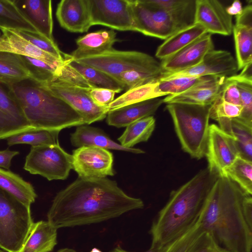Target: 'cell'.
I'll use <instances>...</instances> for the list:
<instances>
[{"label":"cell","instance_id":"f5cc1de1","mask_svg":"<svg viewBox=\"0 0 252 252\" xmlns=\"http://www.w3.org/2000/svg\"><path fill=\"white\" fill-rule=\"evenodd\" d=\"M57 252H77L72 249L63 248L58 250Z\"/></svg>","mask_w":252,"mask_h":252},{"label":"cell","instance_id":"bcb514c9","mask_svg":"<svg viewBox=\"0 0 252 252\" xmlns=\"http://www.w3.org/2000/svg\"><path fill=\"white\" fill-rule=\"evenodd\" d=\"M219 96L224 101L236 105H241L240 94L236 82L232 77L226 79Z\"/></svg>","mask_w":252,"mask_h":252},{"label":"cell","instance_id":"ab89813d","mask_svg":"<svg viewBox=\"0 0 252 252\" xmlns=\"http://www.w3.org/2000/svg\"><path fill=\"white\" fill-rule=\"evenodd\" d=\"M231 132L239 156L252 161V126L246 125L237 118H234L231 121Z\"/></svg>","mask_w":252,"mask_h":252},{"label":"cell","instance_id":"d6986e66","mask_svg":"<svg viewBox=\"0 0 252 252\" xmlns=\"http://www.w3.org/2000/svg\"><path fill=\"white\" fill-rule=\"evenodd\" d=\"M211 234L204 230L199 219L187 232L165 246L162 252H223Z\"/></svg>","mask_w":252,"mask_h":252},{"label":"cell","instance_id":"6da1fadb","mask_svg":"<svg viewBox=\"0 0 252 252\" xmlns=\"http://www.w3.org/2000/svg\"><path fill=\"white\" fill-rule=\"evenodd\" d=\"M143 201L126 194L107 178H78L55 196L47 221L56 229L90 224L142 209Z\"/></svg>","mask_w":252,"mask_h":252},{"label":"cell","instance_id":"ac0fdd59","mask_svg":"<svg viewBox=\"0 0 252 252\" xmlns=\"http://www.w3.org/2000/svg\"><path fill=\"white\" fill-rule=\"evenodd\" d=\"M2 35L0 40V51L7 52L20 56L40 60L55 67L61 66L71 60H61L38 48L13 29L0 28Z\"/></svg>","mask_w":252,"mask_h":252},{"label":"cell","instance_id":"db71d44e","mask_svg":"<svg viewBox=\"0 0 252 252\" xmlns=\"http://www.w3.org/2000/svg\"><path fill=\"white\" fill-rule=\"evenodd\" d=\"M90 252H102L99 249L94 248H93Z\"/></svg>","mask_w":252,"mask_h":252},{"label":"cell","instance_id":"9c48e42d","mask_svg":"<svg viewBox=\"0 0 252 252\" xmlns=\"http://www.w3.org/2000/svg\"><path fill=\"white\" fill-rule=\"evenodd\" d=\"M24 169L49 181L65 180L72 169V156L59 143L32 146L26 158Z\"/></svg>","mask_w":252,"mask_h":252},{"label":"cell","instance_id":"f546056e","mask_svg":"<svg viewBox=\"0 0 252 252\" xmlns=\"http://www.w3.org/2000/svg\"><path fill=\"white\" fill-rule=\"evenodd\" d=\"M30 78L20 55L0 51V82L11 85Z\"/></svg>","mask_w":252,"mask_h":252},{"label":"cell","instance_id":"4dcf8cb0","mask_svg":"<svg viewBox=\"0 0 252 252\" xmlns=\"http://www.w3.org/2000/svg\"><path fill=\"white\" fill-rule=\"evenodd\" d=\"M165 96L158 90V81L152 82L126 91L108 106L109 111L149 99Z\"/></svg>","mask_w":252,"mask_h":252},{"label":"cell","instance_id":"cb8c5ba5","mask_svg":"<svg viewBox=\"0 0 252 252\" xmlns=\"http://www.w3.org/2000/svg\"><path fill=\"white\" fill-rule=\"evenodd\" d=\"M163 103V99L157 97L109 111L106 122L118 128L127 126L135 121L152 116Z\"/></svg>","mask_w":252,"mask_h":252},{"label":"cell","instance_id":"f907efd6","mask_svg":"<svg viewBox=\"0 0 252 252\" xmlns=\"http://www.w3.org/2000/svg\"><path fill=\"white\" fill-rule=\"evenodd\" d=\"M237 76L242 79L252 81V63L246 65Z\"/></svg>","mask_w":252,"mask_h":252},{"label":"cell","instance_id":"e0dca14e","mask_svg":"<svg viewBox=\"0 0 252 252\" xmlns=\"http://www.w3.org/2000/svg\"><path fill=\"white\" fill-rule=\"evenodd\" d=\"M213 49L211 34L207 32L160 63L165 73L179 72L198 64Z\"/></svg>","mask_w":252,"mask_h":252},{"label":"cell","instance_id":"83f0119b","mask_svg":"<svg viewBox=\"0 0 252 252\" xmlns=\"http://www.w3.org/2000/svg\"><path fill=\"white\" fill-rule=\"evenodd\" d=\"M0 189L28 208L37 195L32 185L19 175L0 168Z\"/></svg>","mask_w":252,"mask_h":252},{"label":"cell","instance_id":"5b68a950","mask_svg":"<svg viewBox=\"0 0 252 252\" xmlns=\"http://www.w3.org/2000/svg\"><path fill=\"white\" fill-rule=\"evenodd\" d=\"M211 105L181 103L167 104L175 130L183 151L200 159L206 154L209 131Z\"/></svg>","mask_w":252,"mask_h":252},{"label":"cell","instance_id":"d4e9b609","mask_svg":"<svg viewBox=\"0 0 252 252\" xmlns=\"http://www.w3.org/2000/svg\"><path fill=\"white\" fill-rule=\"evenodd\" d=\"M113 30H100L89 33L76 40V49L70 54L72 60L98 55L113 49L114 44L119 40Z\"/></svg>","mask_w":252,"mask_h":252},{"label":"cell","instance_id":"681fc988","mask_svg":"<svg viewBox=\"0 0 252 252\" xmlns=\"http://www.w3.org/2000/svg\"><path fill=\"white\" fill-rule=\"evenodd\" d=\"M243 10L242 3L239 0H234L230 6L226 7V12L231 16L240 15Z\"/></svg>","mask_w":252,"mask_h":252},{"label":"cell","instance_id":"603a6c76","mask_svg":"<svg viewBox=\"0 0 252 252\" xmlns=\"http://www.w3.org/2000/svg\"><path fill=\"white\" fill-rule=\"evenodd\" d=\"M227 78L213 77L179 94L167 95L163 99L166 104L181 103L199 105H212L219 96Z\"/></svg>","mask_w":252,"mask_h":252},{"label":"cell","instance_id":"f35d334b","mask_svg":"<svg viewBox=\"0 0 252 252\" xmlns=\"http://www.w3.org/2000/svg\"><path fill=\"white\" fill-rule=\"evenodd\" d=\"M215 76H184L158 81V90L165 95L183 93Z\"/></svg>","mask_w":252,"mask_h":252},{"label":"cell","instance_id":"c3c4849f","mask_svg":"<svg viewBox=\"0 0 252 252\" xmlns=\"http://www.w3.org/2000/svg\"><path fill=\"white\" fill-rule=\"evenodd\" d=\"M19 154V152L9 149L0 150V168L9 170L13 157Z\"/></svg>","mask_w":252,"mask_h":252},{"label":"cell","instance_id":"9f6ffc18","mask_svg":"<svg viewBox=\"0 0 252 252\" xmlns=\"http://www.w3.org/2000/svg\"><path fill=\"white\" fill-rule=\"evenodd\" d=\"M1 35H2V34L1 33H0V39H1Z\"/></svg>","mask_w":252,"mask_h":252},{"label":"cell","instance_id":"8fae6325","mask_svg":"<svg viewBox=\"0 0 252 252\" xmlns=\"http://www.w3.org/2000/svg\"><path fill=\"white\" fill-rule=\"evenodd\" d=\"M72 169L78 177L106 178L113 176V156L108 150L91 146L80 147L73 150Z\"/></svg>","mask_w":252,"mask_h":252},{"label":"cell","instance_id":"8d00e7d4","mask_svg":"<svg viewBox=\"0 0 252 252\" xmlns=\"http://www.w3.org/2000/svg\"><path fill=\"white\" fill-rule=\"evenodd\" d=\"M221 174L228 176L245 191L252 195V161L238 156Z\"/></svg>","mask_w":252,"mask_h":252},{"label":"cell","instance_id":"4fadbf2b","mask_svg":"<svg viewBox=\"0 0 252 252\" xmlns=\"http://www.w3.org/2000/svg\"><path fill=\"white\" fill-rule=\"evenodd\" d=\"M44 86L71 106L82 117L85 125L101 121L107 116L108 108L96 105L89 95V90L55 82Z\"/></svg>","mask_w":252,"mask_h":252},{"label":"cell","instance_id":"9a60e30c","mask_svg":"<svg viewBox=\"0 0 252 252\" xmlns=\"http://www.w3.org/2000/svg\"><path fill=\"white\" fill-rule=\"evenodd\" d=\"M33 129L9 86L0 82V140Z\"/></svg>","mask_w":252,"mask_h":252},{"label":"cell","instance_id":"11a10c76","mask_svg":"<svg viewBox=\"0 0 252 252\" xmlns=\"http://www.w3.org/2000/svg\"><path fill=\"white\" fill-rule=\"evenodd\" d=\"M0 252H4V251H3L2 250L0 249Z\"/></svg>","mask_w":252,"mask_h":252},{"label":"cell","instance_id":"6f0895ef","mask_svg":"<svg viewBox=\"0 0 252 252\" xmlns=\"http://www.w3.org/2000/svg\"><path fill=\"white\" fill-rule=\"evenodd\" d=\"M227 252V251H224V252Z\"/></svg>","mask_w":252,"mask_h":252},{"label":"cell","instance_id":"7c38bea8","mask_svg":"<svg viewBox=\"0 0 252 252\" xmlns=\"http://www.w3.org/2000/svg\"><path fill=\"white\" fill-rule=\"evenodd\" d=\"M238 71L236 60L230 52L213 49L206 54L198 64L177 72H164L159 80L184 76H211L228 78L236 75Z\"/></svg>","mask_w":252,"mask_h":252},{"label":"cell","instance_id":"7402d4cb","mask_svg":"<svg viewBox=\"0 0 252 252\" xmlns=\"http://www.w3.org/2000/svg\"><path fill=\"white\" fill-rule=\"evenodd\" d=\"M236 61L239 70L252 63V4L243 8L242 13L236 16L233 27Z\"/></svg>","mask_w":252,"mask_h":252},{"label":"cell","instance_id":"5bb4252c","mask_svg":"<svg viewBox=\"0 0 252 252\" xmlns=\"http://www.w3.org/2000/svg\"><path fill=\"white\" fill-rule=\"evenodd\" d=\"M205 156L207 167L221 174L239 156L234 138L216 125H210Z\"/></svg>","mask_w":252,"mask_h":252},{"label":"cell","instance_id":"7a4b0ae2","mask_svg":"<svg viewBox=\"0 0 252 252\" xmlns=\"http://www.w3.org/2000/svg\"><path fill=\"white\" fill-rule=\"evenodd\" d=\"M252 195L220 174L208 197L199 222L228 252H252Z\"/></svg>","mask_w":252,"mask_h":252},{"label":"cell","instance_id":"7dc6e473","mask_svg":"<svg viewBox=\"0 0 252 252\" xmlns=\"http://www.w3.org/2000/svg\"><path fill=\"white\" fill-rule=\"evenodd\" d=\"M117 92L114 90L94 87L89 91L88 94L94 102L98 106L107 107L114 100V96Z\"/></svg>","mask_w":252,"mask_h":252},{"label":"cell","instance_id":"1f68e13d","mask_svg":"<svg viewBox=\"0 0 252 252\" xmlns=\"http://www.w3.org/2000/svg\"><path fill=\"white\" fill-rule=\"evenodd\" d=\"M156 126V120L149 116L128 125L118 140L123 147L131 148L136 144L148 140Z\"/></svg>","mask_w":252,"mask_h":252},{"label":"cell","instance_id":"484cf974","mask_svg":"<svg viewBox=\"0 0 252 252\" xmlns=\"http://www.w3.org/2000/svg\"><path fill=\"white\" fill-rule=\"evenodd\" d=\"M70 141L72 145L77 148L91 146L135 154L144 153V151L140 149L123 147L111 139L102 129L88 125L77 126L75 131L71 134Z\"/></svg>","mask_w":252,"mask_h":252},{"label":"cell","instance_id":"2e32d148","mask_svg":"<svg viewBox=\"0 0 252 252\" xmlns=\"http://www.w3.org/2000/svg\"><path fill=\"white\" fill-rule=\"evenodd\" d=\"M194 24L201 25L211 34L229 36L233 31L232 17L217 0H195Z\"/></svg>","mask_w":252,"mask_h":252},{"label":"cell","instance_id":"f6af8a7d","mask_svg":"<svg viewBox=\"0 0 252 252\" xmlns=\"http://www.w3.org/2000/svg\"><path fill=\"white\" fill-rule=\"evenodd\" d=\"M18 31V30H17ZM27 40L40 50L61 60H67L70 55L63 53L55 41H52L37 32L18 31Z\"/></svg>","mask_w":252,"mask_h":252},{"label":"cell","instance_id":"3957f363","mask_svg":"<svg viewBox=\"0 0 252 252\" xmlns=\"http://www.w3.org/2000/svg\"><path fill=\"white\" fill-rule=\"evenodd\" d=\"M220 175L207 167L172 191L168 201L152 225L151 247L166 245L196 223Z\"/></svg>","mask_w":252,"mask_h":252},{"label":"cell","instance_id":"ee69618b","mask_svg":"<svg viewBox=\"0 0 252 252\" xmlns=\"http://www.w3.org/2000/svg\"><path fill=\"white\" fill-rule=\"evenodd\" d=\"M71 60L58 68L55 77L51 82H55L87 90L94 88L69 64Z\"/></svg>","mask_w":252,"mask_h":252},{"label":"cell","instance_id":"b9f144b4","mask_svg":"<svg viewBox=\"0 0 252 252\" xmlns=\"http://www.w3.org/2000/svg\"><path fill=\"white\" fill-rule=\"evenodd\" d=\"M162 74L138 70H130L123 72L114 79L126 91L152 82L158 81Z\"/></svg>","mask_w":252,"mask_h":252},{"label":"cell","instance_id":"ffe728a7","mask_svg":"<svg viewBox=\"0 0 252 252\" xmlns=\"http://www.w3.org/2000/svg\"><path fill=\"white\" fill-rule=\"evenodd\" d=\"M56 15L60 26L70 32H87L92 26L88 0H62Z\"/></svg>","mask_w":252,"mask_h":252},{"label":"cell","instance_id":"ba28073f","mask_svg":"<svg viewBox=\"0 0 252 252\" xmlns=\"http://www.w3.org/2000/svg\"><path fill=\"white\" fill-rule=\"evenodd\" d=\"M135 32L165 40L178 31L191 26L180 17L145 0H130Z\"/></svg>","mask_w":252,"mask_h":252},{"label":"cell","instance_id":"e575fe53","mask_svg":"<svg viewBox=\"0 0 252 252\" xmlns=\"http://www.w3.org/2000/svg\"><path fill=\"white\" fill-rule=\"evenodd\" d=\"M60 131L46 129L31 130L12 135L6 140L9 146L28 144L33 147L59 143Z\"/></svg>","mask_w":252,"mask_h":252},{"label":"cell","instance_id":"816d5d0a","mask_svg":"<svg viewBox=\"0 0 252 252\" xmlns=\"http://www.w3.org/2000/svg\"><path fill=\"white\" fill-rule=\"evenodd\" d=\"M164 246L163 247H151L150 248L145 251V252H162L164 249ZM110 252H127L124 249H123L121 247H117L116 248H115L114 249H113V250H112L111 251H110Z\"/></svg>","mask_w":252,"mask_h":252},{"label":"cell","instance_id":"836d02e7","mask_svg":"<svg viewBox=\"0 0 252 252\" xmlns=\"http://www.w3.org/2000/svg\"><path fill=\"white\" fill-rule=\"evenodd\" d=\"M69 64L94 87L113 90L117 93L124 90L117 80L99 70L73 60Z\"/></svg>","mask_w":252,"mask_h":252},{"label":"cell","instance_id":"4316f807","mask_svg":"<svg viewBox=\"0 0 252 252\" xmlns=\"http://www.w3.org/2000/svg\"><path fill=\"white\" fill-rule=\"evenodd\" d=\"M57 244V229L48 221L34 222L21 249L17 252H51Z\"/></svg>","mask_w":252,"mask_h":252},{"label":"cell","instance_id":"52a82bcc","mask_svg":"<svg viewBox=\"0 0 252 252\" xmlns=\"http://www.w3.org/2000/svg\"><path fill=\"white\" fill-rule=\"evenodd\" d=\"M75 61L99 70L113 78L130 70L162 75L164 73L160 62L149 54L135 51H120L113 48L98 55Z\"/></svg>","mask_w":252,"mask_h":252},{"label":"cell","instance_id":"277c9868","mask_svg":"<svg viewBox=\"0 0 252 252\" xmlns=\"http://www.w3.org/2000/svg\"><path fill=\"white\" fill-rule=\"evenodd\" d=\"M8 85L26 119L35 129L60 131L85 125L71 106L44 85L30 78Z\"/></svg>","mask_w":252,"mask_h":252},{"label":"cell","instance_id":"f1b7e54d","mask_svg":"<svg viewBox=\"0 0 252 252\" xmlns=\"http://www.w3.org/2000/svg\"><path fill=\"white\" fill-rule=\"evenodd\" d=\"M206 33V30L197 24L183 29L165 39L157 48L155 56L161 60H164Z\"/></svg>","mask_w":252,"mask_h":252},{"label":"cell","instance_id":"8992f818","mask_svg":"<svg viewBox=\"0 0 252 252\" xmlns=\"http://www.w3.org/2000/svg\"><path fill=\"white\" fill-rule=\"evenodd\" d=\"M33 223L31 208L0 189V249L18 251Z\"/></svg>","mask_w":252,"mask_h":252},{"label":"cell","instance_id":"74e56055","mask_svg":"<svg viewBox=\"0 0 252 252\" xmlns=\"http://www.w3.org/2000/svg\"><path fill=\"white\" fill-rule=\"evenodd\" d=\"M146 2L166 10L184 20L189 25L194 24L195 0H145Z\"/></svg>","mask_w":252,"mask_h":252},{"label":"cell","instance_id":"60d3db41","mask_svg":"<svg viewBox=\"0 0 252 252\" xmlns=\"http://www.w3.org/2000/svg\"><path fill=\"white\" fill-rule=\"evenodd\" d=\"M20 56L29 73L30 79L42 85H46L53 80L60 67L50 65L36 59Z\"/></svg>","mask_w":252,"mask_h":252},{"label":"cell","instance_id":"d6a6232c","mask_svg":"<svg viewBox=\"0 0 252 252\" xmlns=\"http://www.w3.org/2000/svg\"><path fill=\"white\" fill-rule=\"evenodd\" d=\"M1 28L37 32L33 25L21 13L14 1L10 0H0Z\"/></svg>","mask_w":252,"mask_h":252},{"label":"cell","instance_id":"d590c367","mask_svg":"<svg viewBox=\"0 0 252 252\" xmlns=\"http://www.w3.org/2000/svg\"><path fill=\"white\" fill-rule=\"evenodd\" d=\"M242 110L241 105L227 102L219 96L211 105L210 118L218 123L221 129L232 135L231 121L238 118Z\"/></svg>","mask_w":252,"mask_h":252},{"label":"cell","instance_id":"7bdbcfd3","mask_svg":"<svg viewBox=\"0 0 252 252\" xmlns=\"http://www.w3.org/2000/svg\"><path fill=\"white\" fill-rule=\"evenodd\" d=\"M231 77L236 82L242 107L241 113L237 118L246 125L252 126V81L242 79L237 74Z\"/></svg>","mask_w":252,"mask_h":252},{"label":"cell","instance_id":"44dd1931","mask_svg":"<svg viewBox=\"0 0 252 252\" xmlns=\"http://www.w3.org/2000/svg\"><path fill=\"white\" fill-rule=\"evenodd\" d=\"M15 4L37 32L52 41L53 22L50 0H14Z\"/></svg>","mask_w":252,"mask_h":252},{"label":"cell","instance_id":"30bf717a","mask_svg":"<svg viewBox=\"0 0 252 252\" xmlns=\"http://www.w3.org/2000/svg\"><path fill=\"white\" fill-rule=\"evenodd\" d=\"M92 26L135 31L130 0H88Z\"/></svg>","mask_w":252,"mask_h":252}]
</instances>
